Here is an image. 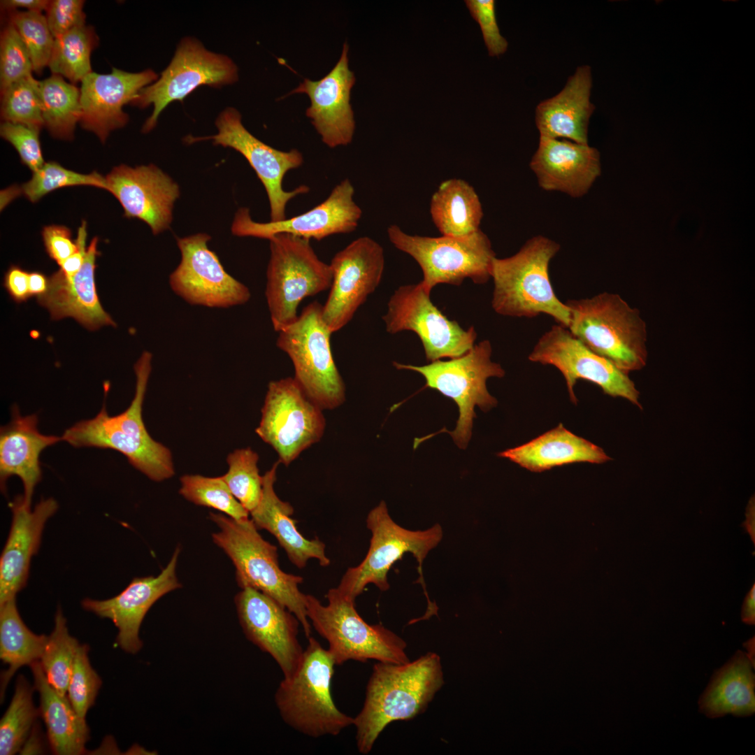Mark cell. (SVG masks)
I'll return each instance as SVG.
<instances>
[{"label":"cell","mask_w":755,"mask_h":755,"mask_svg":"<svg viewBox=\"0 0 755 755\" xmlns=\"http://www.w3.org/2000/svg\"><path fill=\"white\" fill-rule=\"evenodd\" d=\"M444 684L440 657L428 652L414 661L373 666L361 710L354 717L359 753H370L383 730L395 721L422 713Z\"/></svg>","instance_id":"6da1fadb"},{"label":"cell","mask_w":755,"mask_h":755,"mask_svg":"<svg viewBox=\"0 0 755 755\" xmlns=\"http://www.w3.org/2000/svg\"><path fill=\"white\" fill-rule=\"evenodd\" d=\"M151 361L152 354L145 351L135 364L136 391L127 410L111 416L104 403L94 417L76 423L64 432L62 438L77 448L116 450L150 479L161 482L171 477L175 471L170 450L150 436L142 417Z\"/></svg>","instance_id":"7a4b0ae2"},{"label":"cell","mask_w":755,"mask_h":755,"mask_svg":"<svg viewBox=\"0 0 755 755\" xmlns=\"http://www.w3.org/2000/svg\"><path fill=\"white\" fill-rule=\"evenodd\" d=\"M560 245L537 236L528 240L514 255L494 259L491 278L494 281L491 306L501 315L535 317L551 316L568 328L570 312L556 296L549 274V266Z\"/></svg>","instance_id":"3957f363"},{"label":"cell","mask_w":755,"mask_h":755,"mask_svg":"<svg viewBox=\"0 0 755 755\" xmlns=\"http://www.w3.org/2000/svg\"><path fill=\"white\" fill-rule=\"evenodd\" d=\"M209 518L220 528L212 534L215 545L231 559L238 585L257 589L277 601L299 620L305 636L311 633L304 596L299 585L301 576L281 570L277 547L265 540L251 519L238 521L220 513Z\"/></svg>","instance_id":"277c9868"},{"label":"cell","mask_w":755,"mask_h":755,"mask_svg":"<svg viewBox=\"0 0 755 755\" xmlns=\"http://www.w3.org/2000/svg\"><path fill=\"white\" fill-rule=\"evenodd\" d=\"M296 671L280 682L275 702L282 719L311 738L337 735L353 725L354 717L340 711L331 696L335 662L327 649L310 636Z\"/></svg>","instance_id":"5b68a950"},{"label":"cell","mask_w":755,"mask_h":755,"mask_svg":"<svg viewBox=\"0 0 755 755\" xmlns=\"http://www.w3.org/2000/svg\"><path fill=\"white\" fill-rule=\"evenodd\" d=\"M565 303L570 312L568 329L591 351L627 374L646 365V324L619 295L603 292Z\"/></svg>","instance_id":"8992f818"},{"label":"cell","mask_w":755,"mask_h":755,"mask_svg":"<svg viewBox=\"0 0 755 755\" xmlns=\"http://www.w3.org/2000/svg\"><path fill=\"white\" fill-rule=\"evenodd\" d=\"M326 597V605L310 594H305L304 603L307 617L328 642L327 649L336 666L350 660L395 664L410 661L405 642L382 624L366 623L356 610L354 601L336 588L330 589Z\"/></svg>","instance_id":"52a82bcc"},{"label":"cell","mask_w":755,"mask_h":755,"mask_svg":"<svg viewBox=\"0 0 755 755\" xmlns=\"http://www.w3.org/2000/svg\"><path fill=\"white\" fill-rule=\"evenodd\" d=\"M366 524L372 533L368 553L360 564L347 570L336 587L338 591L355 601L368 584H375L381 591L388 590L387 574L390 568L404 554L410 552L418 563L419 578L417 582L421 584L428 601L425 617L437 614V607L427 595L422 563L429 552L442 540V527L436 524L425 531L405 529L391 518L384 501L370 511Z\"/></svg>","instance_id":"ba28073f"},{"label":"cell","mask_w":755,"mask_h":755,"mask_svg":"<svg viewBox=\"0 0 755 755\" xmlns=\"http://www.w3.org/2000/svg\"><path fill=\"white\" fill-rule=\"evenodd\" d=\"M333 333L322 317V305H306L297 319L278 331L277 347L292 360L294 379L306 396L322 410L345 401V385L336 365L331 346Z\"/></svg>","instance_id":"9c48e42d"},{"label":"cell","mask_w":755,"mask_h":755,"mask_svg":"<svg viewBox=\"0 0 755 755\" xmlns=\"http://www.w3.org/2000/svg\"><path fill=\"white\" fill-rule=\"evenodd\" d=\"M268 240L265 296L272 325L278 332L297 319L304 299L330 288L332 271L330 264L317 257L309 240L279 233Z\"/></svg>","instance_id":"30bf717a"},{"label":"cell","mask_w":755,"mask_h":755,"mask_svg":"<svg viewBox=\"0 0 755 755\" xmlns=\"http://www.w3.org/2000/svg\"><path fill=\"white\" fill-rule=\"evenodd\" d=\"M491 352L490 341L484 340L462 356L448 361L437 360L420 366L393 364L397 369L420 373L425 378V387L436 389L456 403L459 415L456 428L446 432L459 448L465 449L471 438L475 407L487 412L498 403L488 391L487 380L503 377L505 371L491 360Z\"/></svg>","instance_id":"8fae6325"},{"label":"cell","mask_w":755,"mask_h":755,"mask_svg":"<svg viewBox=\"0 0 755 755\" xmlns=\"http://www.w3.org/2000/svg\"><path fill=\"white\" fill-rule=\"evenodd\" d=\"M387 235L396 248L419 264L423 273L421 282L430 292L439 284L459 286L468 278L483 285L491 278L496 255L481 229L464 237H429L408 234L398 226L391 225Z\"/></svg>","instance_id":"7c38bea8"},{"label":"cell","mask_w":755,"mask_h":755,"mask_svg":"<svg viewBox=\"0 0 755 755\" xmlns=\"http://www.w3.org/2000/svg\"><path fill=\"white\" fill-rule=\"evenodd\" d=\"M237 80L238 69L230 58L208 50L194 38L185 37L160 78L143 88L130 104L141 108L153 105L142 129L147 133L156 126L159 115L171 102L183 101L200 86L220 87Z\"/></svg>","instance_id":"4fadbf2b"},{"label":"cell","mask_w":755,"mask_h":755,"mask_svg":"<svg viewBox=\"0 0 755 755\" xmlns=\"http://www.w3.org/2000/svg\"><path fill=\"white\" fill-rule=\"evenodd\" d=\"M322 410L293 378L271 381L255 432L275 450L280 462L288 466L322 438Z\"/></svg>","instance_id":"5bb4252c"},{"label":"cell","mask_w":755,"mask_h":755,"mask_svg":"<svg viewBox=\"0 0 755 755\" xmlns=\"http://www.w3.org/2000/svg\"><path fill=\"white\" fill-rule=\"evenodd\" d=\"M421 282L399 287L390 297L382 317L386 331H412L419 338L428 361L462 356L475 345L477 333L463 329L446 317L430 299Z\"/></svg>","instance_id":"9a60e30c"},{"label":"cell","mask_w":755,"mask_h":755,"mask_svg":"<svg viewBox=\"0 0 755 755\" xmlns=\"http://www.w3.org/2000/svg\"><path fill=\"white\" fill-rule=\"evenodd\" d=\"M528 359L552 365L562 373L570 401L577 404L574 387L579 380L598 386L604 394L626 398L641 408L640 393L628 374L596 354L572 335L568 328L553 325L538 340Z\"/></svg>","instance_id":"2e32d148"},{"label":"cell","mask_w":755,"mask_h":755,"mask_svg":"<svg viewBox=\"0 0 755 755\" xmlns=\"http://www.w3.org/2000/svg\"><path fill=\"white\" fill-rule=\"evenodd\" d=\"M215 124L217 134L200 138L187 136L185 142L193 143L212 140L214 145L231 148L240 152L254 169L266 189L270 204L271 222L286 219L287 203L294 197L309 191L306 185H301L292 191H285L282 187L285 174L302 165V154L296 149L288 152L278 150L259 141L245 128L240 113L234 108L229 107L222 111Z\"/></svg>","instance_id":"e0dca14e"},{"label":"cell","mask_w":755,"mask_h":755,"mask_svg":"<svg viewBox=\"0 0 755 755\" xmlns=\"http://www.w3.org/2000/svg\"><path fill=\"white\" fill-rule=\"evenodd\" d=\"M207 233L178 238L181 260L169 277L171 289L189 304L226 308L247 303L249 288L229 274L210 250Z\"/></svg>","instance_id":"ac0fdd59"},{"label":"cell","mask_w":755,"mask_h":755,"mask_svg":"<svg viewBox=\"0 0 755 755\" xmlns=\"http://www.w3.org/2000/svg\"><path fill=\"white\" fill-rule=\"evenodd\" d=\"M332 282L322 305L323 319L332 333L342 329L380 283L384 268L382 247L360 237L337 252L329 264Z\"/></svg>","instance_id":"d6986e66"},{"label":"cell","mask_w":755,"mask_h":755,"mask_svg":"<svg viewBox=\"0 0 755 755\" xmlns=\"http://www.w3.org/2000/svg\"><path fill=\"white\" fill-rule=\"evenodd\" d=\"M354 194L352 184L345 179L321 203L304 213L279 222H254L250 210L241 208L236 213L231 231L238 236L267 240L279 233H288L309 240L349 233L357 229L362 214L361 208L354 201Z\"/></svg>","instance_id":"ffe728a7"},{"label":"cell","mask_w":755,"mask_h":755,"mask_svg":"<svg viewBox=\"0 0 755 755\" xmlns=\"http://www.w3.org/2000/svg\"><path fill=\"white\" fill-rule=\"evenodd\" d=\"M234 602L245 637L275 661L284 677H291L304 652L298 639V618L271 596L250 587L242 589Z\"/></svg>","instance_id":"44dd1931"},{"label":"cell","mask_w":755,"mask_h":755,"mask_svg":"<svg viewBox=\"0 0 755 755\" xmlns=\"http://www.w3.org/2000/svg\"><path fill=\"white\" fill-rule=\"evenodd\" d=\"M105 178L106 190L119 201L125 217L145 222L154 235L170 228L180 189L160 168L153 164L134 168L122 164Z\"/></svg>","instance_id":"7402d4cb"},{"label":"cell","mask_w":755,"mask_h":755,"mask_svg":"<svg viewBox=\"0 0 755 755\" xmlns=\"http://www.w3.org/2000/svg\"><path fill=\"white\" fill-rule=\"evenodd\" d=\"M180 551L177 547L170 561L157 576L135 577L121 593L109 599L85 598L82 601L87 611L113 621L118 630L117 644L125 652L136 654L141 649L140 627L152 605L165 594L182 587L175 572Z\"/></svg>","instance_id":"603a6c76"},{"label":"cell","mask_w":755,"mask_h":755,"mask_svg":"<svg viewBox=\"0 0 755 755\" xmlns=\"http://www.w3.org/2000/svg\"><path fill=\"white\" fill-rule=\"evenodd\" d=\"M158 79L151 69L129 73L113 68L110 73L92 72L81 82V127L103 143L110 133L125 126L129 117L122 110L145 87Z\"/></svg>","instance_id":"cb8c5ba5"},{"label":"cell","mask_w":755,"mask_h":755,"mask_svg":"<svg viewBox=\"0 0 755 755\" xmlns=\"http://www.w3.org/2000/svg\"><path fill=\"white\" fill-rule=\"evenodd\" d=\"M347 52L345 43L338 62L327 75L316 81L305 78L290 93H305L309 96L311 105L306 115L330 148L349 144L354 132L350 100L355 77L349 69Z\"/></svg>","instance_id":"d4e9b609"},{"label":"cell","mask_w":755,"mask_h":755,"mask_svg":"<svg viewBox=\"0 0 755 755\" xmlns=\"http://www.w3.org/2000/svg\"><path fill=\"white\" fill-rule=\"evenodd\" d=\"M12 522L0 558V605L15 598L27 582L31 560L38 551L47 521L58 509L52 498L31 509L17 496L10 503Z\"/></svg>","instance_id":"484cf974"},{"label":"cell","mask_w":755,"mask_h":755,"mask_svg":"<svg viewBox=\"0 0 755 755\" xmlns=\"http://www.w3.org/2000/svg\"><path fill=\"white\" fill-rule=\"evenodd\" d=\"M530 167L542 189L575 198L588 192L601 171L595 148L566 139L547 138H540Z\"/></svg>","instance_id":"4316f807"},{"label":"cell","mask_w":755,"mask_h":755,"mask_svg":"<svg viewBox=\"0 0 755 755\" xmlns=\"http://www.w3.org/2000/svg\"><path fill=\"white\" fill-rule=\"evenodd\" d=\"M99 238L94 237L87 246L84 264L74 275L66 277L59 271L49 278L48 291L37 297L53 319L72 317L89 330L116 323L103 310L95 283L96 259L99 254Z\"/></svg>","instance_id":"83f0119b"},{"label":"cell","mask_w":755,"mask_h":755,"mask_svg":"<svg viewBox=\"0 0 755 755\" xmlns=\"http://www.w3.org/2000/svg\"><path fill=\"white\" fill-rule=\"evenodd\" d=\"M38 422L36 414L22 416L14 405L10 422L0 429L1 488L3 491L7 480L17 476L23 484V501L29 507L34 489L42 478L40 454L46 447L62 440V436L41 433Z\"/></svg>","instance_id":"f1b7e54d"},{"label":"cell","mask_w":755,"mask_h":755,"mask_svg":"<svg viewBox=\"0 0 755 755\" xmlns=\"http://www.w3.org/2000/svg\"><path fill=\"white\" fill-rule=\"evenodd\" d=\"M591 88L590 67L582 65L568 78L561 92L540 102L535 108L540 138L588 144V125L594 110Z\"/></svg>","instance_id":"f546056e"},{"label":"cell","mask_w":755,"mask_h":755,"mask_svg":"<svg viewBox=\"0 0 755 755\" xmlns=\"http://www.w3.org/2000/svg\"><path fill=\"white\" fill-rule=\"evenodd\" d=\"M280 463L279 460L275 462L262 476V496L257 508L250 512L251 519L258 530L265 529L277 539L289 561L297 568H303L312 558L317 559L321 566L326 567L330 559L326 555L325 544L318 538L309 540L302 535L297 529V521L292 518L294 508L275 492Z\"/></svg>","instance_id":"4dcf8cb0"},{"label":"cell","mask_w":755,"mask_h":755,"mask_svg":"<svg viewBox=\"0 0 755 755\" xmlns=\"http://www.w3.org/2000/svg\"><path fill=\"white\" fill-rule=\"evenodd\" d=\"M498 456L533 472L577 462L600 464L611 460L601 447L574 434L562 424Z\"/></svg>","instance_id":"1f68e13d"},{"label":"cell","mask_w":755,"mask_h":755,"mask_svg":"<svg viewBox=\"0 0 755 755\" xmlns=\"http://www.w3.org/2000/svg\"><path fill=\"white\" fill-rule=\"evenodd\" d=\"M754 665L742 652L718 670L700 698V711L709 718L727 714L749 716L755 712Z\"/></svg>","instance_id":"d6a6232c"},{"label":"cell","mask_w":755,"mask_h":755,"mask_svg":"<svg viewBox=\"0 0 755 755\" xmlns=\"http://www.w3.org/2000/svg\"><path fill=\"white\" fill-rule=\"evenodd\" d=\"M34 688L40 696V713L47 728L52 751L58 755H78L89 738L85 719L73 707L68 696L58 693L48 682L39 661L30 665Z\"/></svg>","instance_id":"836d02e7"},{"label":"cell","mask_w":755,"mask_h":755,"mask_svg":"<svg viewBox=\"0 0 755 755\" xmlns=\"http://www.w3.org/2000/svg\"><path fill=\"white\" fill-rule=\"evenodd\" d=\"M430 214L442 236L464 237L480 229L483 210L470 184L451 178L442 182L432 195Z\"/></svg>","instance_id":"e575fe53"},{"label":"cell","mask_w":755,"mask_h":755,"mask_svg":"<svg viewBox=\"0 0 755 755\" xmlns=\"http://www.w3.org/2000/svg\"><path fill=\"white\" fill-rule=\"evenodd\" d=\"M48 636L31 631L23 622L15 598L0 605V658L8 666L1 677V697L20 667L39 661Z\"/></svg>","instance_id":"d590c367"},{"label":"cell","mask_w":755,"mask_h":755,"mask_svg":"<svg viewBox=\"0 0 755 755\" xmlns=\"http://www.w3.org/2000/svg\"><path fill=\"white\" fill-rule=\"evenodd\" d=\"M44 127L54 137L71 140L81 116L80 91L61 76L38 81Z\"/></svg>","instance_id":"8d00e7d4"},{"label":"cell","mask_w":755,"mask_h":755,"mask_svg":"<svg viewBox=\"0 0 755 755\" xmlns=\"http://www.w3.org/2000/svg\"><path fill=\"white\" fill-rule=\"evenodd\" d=\"M98 37L86 24L75 27L55 38L48 64L52 74L76 84L92 72L90 57L97 46Z\"/></svg>","instance_id":"74e56055"},{"label":"cell","mask_w":755,"mask_h":755,"mask_svg":"<svg viewBox=\"0 0 755 755\" xmlns=\"http://www.w3.org/2000/svg\"><path fill=\"white\" fill-rule=\"evenodd\" d=\"M79 645L78 640L69 634L66 619L58 607L54 628L48 636L39 662L48 682L61 695H66Z\"/></svg>","instance_id":"f35d334b"},{"label":"cell","mask_w":755,"mask_h":755,"mask_svg":"<svg viewBox=\"0 0 755 755\" xmlns=\"http://www.w3.org/2000/svg\"><path fill=\"white\" fill-rule=\"evenodd\" d=\"M33 689L19 676L12 700L0 722V754L20 752L40 713L32 700Z\"/></svg>","instance_id":"ab89813d"},{"label":"cell","mask_w":755,"mask_h":755,"mask_svg":"<svg viewBox=\"0 0 755 755\" xmlns=\"http://www.w3.org/2000/svg\"><path fill=\"white\" fill-rule=\"evenodd\" d=\"M180 480L179 493L187 501L215 509L238 521L249 519L250 512L234 497L222 476L185 475Z\"/></svg>","instance_id":"60d3db41"},{"label":"cell","mask_w":755,"mask_h":755,"mask_svg":"<svg viewBox=\"0 0 755 755\" xmlns=\"http://www.w3.org/2000/svg\"><path fill=\"white\" fill-rule=\"evenodd\" d=\"M259 456L251 448L237 449L226 459L229 470L222 478L234 497L250 512L259 505L263 491Z\"/></svg>","instance_id":"b9f144b4"},{"label":"cell","mask_w":755,"mask_h":755,"mask_svg":"<svg viewBox=\"0 0 755 755\" xmlns=\"http://www.w3.org/2000/svg\"><path fill=\"white\" fill-rule=\"evenodd\" d=\"M1 117L9 122L41 129L44 127L38 80L31 76L11 85L1 94Z\"/></svg>","instance_id":"7bdbcfd3"},{"label":"cell","mask_w":755,"mask_h":755,"mask_svg":"<svg viewBox=\"0 0 755 755\" xmlns=\"http://www.w3.org/2000/svg\"><path fill=\"white\" fill-rule=\"evenodd\" d=\"M87 185L106 190V178L94 171L80 173L62 166L55 161L45 162L32 174L31 178L24 183L20 189L32 203L39 201L47 194L65 187Z\"/></svg>","instance_id":"ee69618b"},{"label":"cell","mask_w":755,"mask_h":755,"mask_svg":"<svg viewBox=\"0 0 755 755\" xmlns=\"http://www.w3.org/2000/svg\"><path fill=\"white\" fill-rule=\"evenodd\" d=\"M9 22L18 31L29 52L33 70L41 74L48 66L55 42L45 16L41 12H8Z\"/></svg>","instance_id":"f6af8a7d"},{"label":"cell","mask_w":755,"mask_h":755,"mask_svg":"<svg viewBox=\"0 0 755 755\" xmlns=\"http://www.w3.org/2000/svg\"><path fill=\"white\" fill-rule=\"evenodd\" d=\"M33 65L21 36L8 22L0 37V92L20 80L32 76Z\"/></svg>","instance_id":"bcb514c9"},{"label":"cell","mask_w":755,"mask_h":755,"mask_svg":"<svg viewBox=\"0 0 755 755\" xmlns=\"http://www.w3.org/2000/svg\"><path fill=\"white\" fill-rule=\"evenodd\" d=\"M88 649L86 645H79L66 693L73 707L85 719L101 684L100 677L90 665Z\"/></svg>","instance_id":"7dc6e473"},{"label":"cell","mask_w":755,"mask_h":755,"mask_svg":"<svg viewBox=\"0 0 755 755\" xmlns=\"http://www.w3.org/2000/svg\"><path fill=\"white\" fill-rule=\"evenodd\" d=\"M40 131L9 122H3L0 126L1 138L15 148L22 163L33 173L45 164L39 140Z\"/></svg>","instance_id":"c3c4849f"},{"label":"cell","mask_w":755,"mask_h":755,"mask_svg":"<svg viewBox=\"0 0 755 755\" xmlns=\"http://www.w3.org/2000/svg\"><path fill=\"white\" fill-rule=\"evenodd\" d=\"M473 18L479 24L489 56L499 57L508 50V43L501 32L496 16L494 0H466Z\"/></svg>","instance_id":"681fc988"},{"label":"cell","mask_w":755,"mask_h":755,"mask_svg":"<svg viewBox=\"0 0 755 755\" xmlns=\"http://www.w3.org/2000/svg\"><path fill=\"white\" fill-rule=\"evenodd\" d=\"M84 3L81 0L50 1L45 16L55 38L75 27L85 24Z\"/></svg>","instance_id":"f907efd6"},{"label":"cell","mask_w":755,"mask_h":755,"mask_svg":"<svg viewBox=\"0 0 755 755\" xmlns=\"http://www.w3.org/2000/svg\"><path fill=\"white\" fill-rule=\"evenodd\" d=\"M41 234L47 253L59 266L78 250L77 241L73 240L71 231L66 226H47Z\"/></svg>","instance_id":"816d5d0a"},{"label":"cell","mask_w":755,"mask_h":755,"mask_svg":"<svg viewBox=\"0 0 755 755\" xmlns=\"http://www.w3.org/2000/svg\"><path fill=\"white\" fill-rule=\"evenodd\" d=\"M29 273L15 265L11 266L3 278V286L16 303L26 301L31 297L29 289Z\"/></svg>","instance_id":"f5cc1de1"},{"label":"cell","mask_w":755,"mask_h":755,"mask_svg":"<svg viewBox=\"0 0 755 755\" xmlns=\"http://www.w3.org/2000/svg\"><path fill=\"white\" fill-rule=\"evenodd\" d=\"M87 236V223L82 221L78 229L76 241L78 250L60 266L58 270L63 275L71 277L76 274L82 268L87 252L86 239Z\"/></svg>","instance_id":"db71d44e"},{"label":"cell","mask_w":755,"mask_h":755,"mask_svg":"<svg viewBox=\"0 0 755 755\" xmlns=\"http://www.w3.org/2000/svg\"><path fill=\"white\" fill-rule=\"evenodd\" d=\"M49 2L47 0H3L1 1V8L8 12L24 8L27 11L42 13L45 11Z\"/></svg>","instance_id":"11a10c76"},{"label":"cell","mask_w":755,"mask_h":755,"mask_svg":"<svg viewBox=\"0 0 755 755\" xmlns=\"http://www.w3.org/2000/svg\"><path fill=\"white\" fill-rule=\"evenodd\" d=\"M49 278L38 271L29 273V289L31 296L39 297L48 291Z\"/></svg>","instance_id":"9f6ffc18"},{"label":"cell","mask_w":755,"mask_h":755,"mask_svg":"<svg viewBox=\"0 0 755 755\" xmlns=\"http://www.w3.org/2000/svg\"><path fill=\"white\" fill-rule=\"evenodd\" d=\"M741 619L747 624L754 625L755 624V584H753L745 596L742 607Z\"/></svg>","instance_id":"6f0895ef"},{"label":"cell","mask_w":755,"mask_h":755,"mask_svg":"<svg viewBox=\"0 0 755 755\" xmlns=\"http://www.w3.org/2000/svg\"><path fill=\"white\" fill-rule=\"evenodd\" d=\"M20 752L21 754H36L43 752L42 742L34 726H33Z\"/></svg>","instance_id":"680465c9"},{"label":"cell","mask_w":755,"mask_h":755,"mask_svg":"<svg viewBox=\"0 0 755 755\" xmlns=\"http://www.w3.org/2000/svg\"><path fill=\"white\" fill-rule=\"evenodd\" d=\"M746 520L742 524V526L749 533L752 541L755 545V500L753 495L749 501L746 508Z\"/></svg>","instance_id":"91938a15"},{"label":"cell","mask_w":755,"mask_h":755,"mask_svg":"<svg viewBox=\"0 0 755 755\" xmlns=\"http://www.w3.org/2000/svg\"><path fill=\"white\" fill-rule=\"evenodd\" d=\"M745 645L748 652L747 653H746V654L749 658L752 663L754 665V638H751L747 642H746L745 643Z\"/></svg>","instance_id":"94428289"}]
</instances>
